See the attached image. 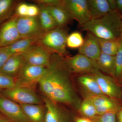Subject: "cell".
<instances>
[{
	"instance_id": "cell-38",
	"label": "cell",
	"mask_w": 122,
	"mask_h": 122,
	"mask_svg": "<svg viewBox=\"0 0 122 122\" xmlns=\"http://www.w3.org/2000/svg\"><path fill=\"white\" fill-rule=\"evenodd\" d=\"M9 121V120L0 112V122H7Z\"/></svg>"
},
{
	"instance_id": "cell-4",
	"label": "cell",
	"mask_w": 122,
	"mask_h": 122,
	"mask_svg": "<svg viewBox=\"0 0 122 122\" xmlns=\"http://www.w3.org/2000/svg\"><path fill=\"white\" fill-rule=\"evenodd\" d=\"M5 97L20 104H43L44 102L33 88L17 86L0 92Z\"/></svg>"
},
{
	"instance_id": "cell-3",
	"label": "cell",
	"mask_w": 122,
	"mask_h": 122,
	"mask_svg": "<svg viewBox=\"0 0 122 122\" xmlns=\"http://www.w3.org/2000/svg\"><path fill=\"white\" fill-rule=\"evenodd\" d=\"M68 31L66 27H57L46 32L40 38L38 43L54 53L65 58L70 56L66 49V40Z\"/></svg>"
},
{
	"instance_id": "cell-42",
	"label": "cell",
	"mask_w": 122,
	"mask_h": 122,
	"mask_svg": "<svg viewBox=\"0 0 122 122\" xmlns=\"http://www.w3.org/2000/svg\"></svg>"
},
{
	"instance_id": "cell-11",
	"label": "cell",
	"mask_w": 122,
	"mask_h": 122,
	"mask_svg": "<svg viewBox=\"0 0 122 122\" xmlns=\"http://www.w3.org/2000/svg\"><path fill=\"white\" fill-rule=\"evenodd\" d=\"M0 112L12 122H30L20 105L5 97L0 93Z\"/></svg>"
},
{
	"instance_id": "cell-14",
	"label": "cell",
	"mask_w": 122,
	"mask_h": 122,
	"mask_svg": "<svg viewBox=\"0 0 122 122\" xmlns=\"http://www.w3.org/2000/svg\"><path fill=\"white\" fill-rule=\"evenodd\" d=\"M101 53L98 38L91 33L87 32L83 45L78 49V53L97 61Z\"/></svg>"
},
{
	"instance_id": "cell-36",
	"label": "cell",
	"mask_w": 122,
	"mask_h": 122,
	"mask_svg": "<svg viewBox=\"0 0 122 122\" xmlns=\"http://www.w3.org/2000/svg\"><path fill=\"white\" fill-rule=\"evenodd\" d=\"M116 11L122 14V0H116Z\"/></svg>"
},
{
	"instance_id": "cell-16",
	"label": "cell",
	"mask_w": 122,
	"mask_h": 122,
	"mask_svg": "<svg viewBox=\"0 0 122 122\" xmlns=\"http://www.w3.org/2000/svg\"><path fill=\"white\" fill-rule=\"evenodd\" d=\"M26 62L21 54L13 55L9 57L4 65L0 69V71L15 78Z\"/></svg>"
},
{
	"instance_id": "cell-31",
	"label": "cell",
	"mask_w": 122,
	"mask_h": 122,
	"mask_svg": "<svg viewBox=\"0 0 122 122\" xmlns=\"http://www.w3.org/2000/svg\"><path fill=\"white\" fill-rule=\"evenodd\" d=\"M29 4L22 2L18 4L16 7L15 13L19 17L28 16Z\"/></svg>"
},
{
	"instance_id": "cell-5",
	"label": "cell",
	"mask_w": 122,
	"mask_h": 122,
	"mask_svg": "<svg viewBox=\"0 0 122 122\" xmlns=\"http://www.w3.org/2000/svg\"><path fill=\"white\" fill-rule=\"evenodd\" d=\"M65 62L71 73L79 74H92L101 69L96 61L83 55L78 54L74 56L64 58Z\"/></svg>"
},
{
	"instance_id": "cell-37",
	"label": "cell",
	"mask_w": 122,
	"mask_h": 122,
	"mask_svg": "<svg viewBox=\"0 0 122 122\" xmlns=\"http://www.w3.org/2000/svg\"><path fill=\"white\" fill-rule=\"evenodd\" d=\"M117 122H122V107H120L116 113Z\"/></svg>"
},
{
	"instance_id": "cell-22",
	"label": "cell",
	"mask_w": 122,
	"mask_h": 122,
	"mask_svg": "<svg viewBox=\"0 0 122 122\" xmlns=\"http://www.w3.org/2000/svg\"><path fill=\"white\" fill-rule=\"evenodd\" d=\"M101 72L108 74L115 78V56H112L101 53L96 61Z\"/></svg>"
},
{
	"instance_id": "cell-12",
	"label": "cell",
	"mask_w": 122,
	"mask_h": 122,
	"mask_svg": "<svg viewBox=\"0 0 122 122\" xmlns=\"http://www.w3.org/2000/svg\"><path fill=\"white\" fill-rule=\"evenodd\" d=\"M91 74L96 79L104 95L114 100L122 98V90L113 78L99 71Z\"/></svg>"
},
{
	"instance_id": "cell-15",
	"label": "cell",
	"mask_w": 122,
	"mask_h": 122,
	"mask_svg": "<svg viewBox=\"0 0 122 122\" xmlns=\"http://www.w3.org/2000/svg\"><path fill=\"white\" fill-rule=\"evenodd\" d=\"M86 97L89 99L95 107L97 115L117 111L120 107L115 100L104 95L87 96Z\"/></svg>"
},
{
	"instance_id": "cell-28",
	"label": "cell",
	"mask_w": 122,
	"mask_h": 122,
	"mask_svg": "<svg viewBox=\"0 0 122 122\" xmlns=\"http://www.w3.org/2000/svg\"><path fill=\"white\" fill-rule=\"evenodd\" d=\"M15 86V78L0 71V92Z\"/></svg>"
},
{
	"instance_id": "cell-24",
	"label": "cell",
	"mask_w": 122,
	"mask_h": 122,
	"mask_svg": "<svg viewBox=\"0 0 122 122\" xmlns=\"http://www.w3.org/2000/svg\"><path fill=\"white\" fill-rule=\"evenodd\" d=\"M40 12L38 17L41 27L45 32L57 27L53 18L46 7L39 5Z\"/></svg>"
},
{
	"instance_id": "cell-32",
	"label": "cell",
	"mask_w": 122,
	"mask_h": 122,
	"mask_svg": "<svg viewBox=\"0 0 122 122\" xmlns=\"http://www.w3.org/2000/svg\"><path fill=\"white\" fill-rule=\"evenodd\" d=\"M33 2L41 6H56L61 7L63 0H35Z\"/></svg>"
},
{
	"instance_id": "cell-40",
	"label": "cell",
	"mask_w": 122,
	"mask_h": 122,
	"mask_svg": "<svg viewBox=\"0 0 122 122\" xmlns=\"http://www.w3.org/2000/svg\"><path fill=\"white\" fill-rule=\"evenodd\" d=\"M11 122V121H9V122Z\"/></svg>"
},
{
	"instance_id": "cell-33",
	"label": "cell",
	"mask_w": 122,
	"mask_h": 122,
	"mask_svg": "<svg viewBox=\"0 0 122 122\" xmlns=\"http://www.w3.org/2000/svg\"><path fill=\"white\" fill-rule=\"evenodd\" d=\"M40 12V8L38 5L34 4H29L28 16L36 17L38 16Z\"/></svg>"
},
{
	"instance_id": "cell-23",
	"label": "cell",
	"mask_w": 122,
	"mask_h": 122,
	"mask_svg": "<svg viewBox=\"0 0 122 122\" xmlns=\"http://www.w3.org/2000/svg\"><path fill=\"white\" fill-rule=\"evenodd\" d=\"M18 4L13 0H0V24L13 15Z\"/></svg>"
},
{
	"instance_id": "cell-27",
	"label": "cell",
	"mask_w": 122,
	"mask_h": 122,
	"mask_svg": "<svg viewBox=\"0 0 122 122\" xmlns=\"http://www.w3.org/2000/svg\"><path fill=\"white\" fill-rule=\"evenodd\" d=\"M85 41L82 34L78 31H75L68 35L66 38V47L71 49H79Z\"/></svg>"
},
{
	"instance_id": "cell-21",
	"label": "cell",
	"mask_w": 122,
	"mask_h": 122,
	"mask_svg": "<svg viewBox=\"0 0 122 122\" xmlns=\"http://www.w3.org/2000/svg\"><path fill=\"white\" fill-rule=\"evenodd\" d=\"M38 40L36 39L21 38L10 46L3 48L11 55L22 54L32 46L38 43Z\"/></svg>"
},
{
	"instance_id": "cell-7",
	"label": "cell",
	"mask_w": 122,
	"mask_h": 122,
	"mask_svg": "<svg viewBox=\"0 0 122 122\" xmlns=\"http://www.w3.org/2000/svg\"><path fill=\"white\" fill-rule=\"evenodd\" d=\"M17 26L21 38L39 40L46 32L41 27L38 16L19 17Z\"/></svg>"
},
{
	"instance_id": "cell-39",
	"label": "cell",
	"mask_w": 122,
	"mask_h": 122,
	"mask_svg": "<svg viewBox=\"0 0 122 122\" xmlns=\"http://www.w3.org/2000/svg\"><path fill=\"white\" fill-rule=\"evenodd\" d=\"M120 39L122 44V29L121 30V33H120Z\"/></svg>"
},
{
	"instance_id": "cell-13",
	"label": "cell",
	"mask_w": 122,
	"mask_h": 122,
	"mask_svg": "<svg viewBox=\"0 0 122 122\" xmlns=\"http://www.w3.org/2000/svg\"><path fill=\"white\" fill-rule=\"evenodd\" d=\"M46 109V122H71V117L68 112L58 104L46 96L41 97Z\"/></svg>"
},
{
	"instance_id": "cell-2",
	"label": "cell",
	"mask_w": 122,
	"mask_h": 122,
	"mask_svg": "<svg viewBox=\"0 0 122 122\" xmlns=\"http://www.w3.org/2000/svg\"><path fill=\"white\" fill-rule=\"evenodd\" d=\"M79 26L81 30L91 33L98 39L118 40L122 29V14L117 11H111Z\"/></svg>"
},
{
	"instance_id": "cell-1",
	"label": "cell",
	"mask_w": 122,
	"mask_h": 122,
	"mask_svg": "<svg viewBox=\"0 0 122 122\" xmlns=\"http://www.w3.org/2000/svg\"><path fill=\"white\" fill-rule=\"evenodd\" d=\"M71 73L64 57L54 53L38 84L44 96L54 102L78 109L81 102L72 83Z\"/></svg>"
},
{
	"instance_id": "cell-17",
	"label": "cell",
	"mask_w": 122,
	"mask_h": 122,
	"mask_svg": "<svg viewBox=\"0 0 122 122\" xmlns=\"http://www.w3.org/2000/svg\"><path fill=\"white\" fill-rule=\"evenodd\" d=\"M30 122H46V109L43 104H20Z\"/></svg>"
},
{
	"instance_id": "cell-6",
	"label": "cell",
	"mask_w": 122,
	"mask_h": 122,
	"mask_svg": "<svg viewBox=\"0 0 122 122\" xmlns=\"http://www.w3.org/2000/svg\"><path fill=\"white\" fill-rule=\"evenodd\" d=\"M46 68L26 62L15 78V86H25L33 89L34 86L39 82Z\"/></svg>"
},
{
	"instance_id": "cell-41",
	"label": "cell",
	"mask_w": 122,
	"mask_h": 122,
	"mask_svg": "<svg viewBox=\"0 0 122 122\" xmlns=\"http://www.w3.org/2000/svg\"></svg>"
},
{
	"instance_id": "cell-10",
	"label": "cell",
	"mask_w": 122,
	"mask_h": 122,
	"mask_svg": "<svg viewBox=\"0 0 122 122\" xmlns=\"http://www.w3.org/2000/svg\"><path fill=\"white\" fill-rule=\"evenodd\" d=\"M18 17L14 13L0 26V48L8 46L21 39L17 26Z\"/></svg>"
},
{
	"instance_id": "cell-25",
	"label": "cell",
	"mask_w": 122,
	"mask_h": 122,
	"mask_svg": "<svg viewBox=\"0 0 122 122\" xmlns=\"http://www.w3.org/2000/svg\"><path fill=\"white\" fill-rule=\"evenodd\" d=\"M101 52L112 56H115L121 44L120 39L115 40L99 39Z\"/></svg>"
},
{
	"instance_id": "cell-20",
	"label": "cell",
	"mask_w": 122,
	"mask_h": 122,
	"mask_svg": "<svg viewBox=\"0 0 122 122\" xmlns=\"http://www.w3.org/2000/svg\"><path fill=\"white\" fill-rule=\"evenodd\" d=\"M53 18L57 27L65 28L72 20L68 13L62 7L59 6H45Z\"/></svg>"
},
{
	"instance_id": "cell-18",
	"label": "cell",
	"mask_w": 122,
	"mask_h": 122,
	"mask_svg": "<svg viewBox=\"0 0 122 122\" xmlns=\"http://www.w3.org/2000/svg\"><path fill=\"white\" fill-rule=\"evenodd\" d=\"M81 74L78 78V81L87 93V96L104 95L96 79L91 74Z\"/></svg>"
},
{
	"instance_id": "cell-26",
	"label": "cell",
	"mask_w": 122,
	"mask_h": 122,
	"mask_svg": "<svg viewBox=\"0 0 122 122\" xmlns=\"http://www.w3.org/2000/svg\"><path fill=\"white\" fill-rule=\"evenodd\" d=\"M78 110L83 117L91 119L97 115L95 107L87 97L81 102Z\"/></svg>"
},
{
	"instance_id": "cell-19",
	"label": "cell",
	"mask_w": 122,
	"mask_h": 122,
	"mask_svg": "<svg viewBox=\"0 0 122 122\" xmlns=\"http://www.w3.org/2000/svg\"><path fill=\"white\" fill-rule=\"evenodd\" d=\"M87 4L92 20L99 18L113 11L108 0H87Z\"/></svg>"
},
{
	"instance_id": "cell-35",
	"label": "cell",
	"mask_w": 122,
	"mask_h": 122,
	"mask_svg": "<svg viewBox=\"0 0 122 122\" xmlns=\"http://www.w3.org/2000/svg\"><path fill=\"white\" fill-rule=\"evenodd\" d=\"M74 122H94L93 120L89 118L83 117H77L75 118Z\"/></svg>"
},
{
	"instance_id": "cell-8",
	"label": "cell",
	"mask_w": 122,
	"mask_h": 122,
	"mask_svg": "<svg viewBox=\"0 0 122 122\" xmlns=\"http://www.w3.org/2000/svg\"><path fill=\"white\" fill-rule=\"evenodd\" d=\"M65 10L72 20L79 25L92 20L87 4V0H63L61 7Z\"/></svg>"
},
{
	"instance_id": "cell-29",
	"label": "cell",
	"mask_w": 122,
	"mask_h": 122,
	"mask_svg": "<svg viewBox=\"0 0 122 122\" xmlns=\"http://www.w3.org/2000/svg\"><path fill=\"white\" fill-rule=\"evenodd\" d=\"M122 44H121L117 52L115 55V78H122Z\"/></svg>"
},
{
	"instance_id": "cell-34",
	"label": "cell",
	"mask_w": 122,
	"mask_h": 122,
	"mask_svg": "<svg viewBox=\"0 0 122 122\" xmlns=\"http://www.w3.org/2000/svg\"><path fill=\"white\" fill-rule=\"evenodd\" d=\"M11 56L4 48H0V69L2 68L9 57Z\"/></svg>"
},
{
	"instance_id": "cell-9",
	"label": "cell",
	"mask_w": 122,
	"mask_h": 122,
	"mask_svg": "<svg viewBox=\"0 0 122 122\" xmlns=\"http://www.w3.org/2000/svg\"><path fill=\"white\" fill-rule=\"evenodd\" d=\"M54 53L39 43L35 44L21 54L26 63L47 67Z\"/></svg>"
},
{
	"instance_id": "cell-30",
	"label": "cell",
	"mask_w": 122,
	"mask_h": 122,
	"mask_svg": "<svg viewBox=\"0 0 122 122\" xmlns=\"http://www.w3.org/2000/svg\"><path fill=\"white\" fill-rule=\"evenodd\" d=\"M117 111L109 112L100 115H98L92 119L94 122H117L116 113Z\"/></svg>"
}]
</instances>
